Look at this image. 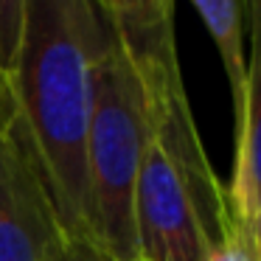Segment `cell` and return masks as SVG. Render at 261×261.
<instances>
[{
  "label": "cell",
  "instance_id": "8992f818",
  "mask_svg": "<svg viewBox=\"0 0 261 261\" xmlns=\"http://www.w3.org/2000/svg\"><path fill=\"white\" fill-rule=\"evenodd\" d=\"M258 79L250 85L242 107L236 110V154L233 177L225 191V222L261 244V174H258Z\"/></svg>",
  "mask_w": 261,
  "mask_h": 261
},
{
  "label": "cell",
  "instance_id": "3957f363",
  "mask_svg": "<svg viewBox=\"0 0 261 261\" xmlns=\"http://www.w3.org/2000/svg\"><path fill=\"white\" fill-rule=\"evenodd\" d=\"M124 48L129 68L138 79L149 118L152 138L171 154L177 169L188 180L208 230L219 233L225 222V191L208 163V154L197 135L186 85L180 76V59L174 45V3L169 0H104L98 3Z\"/></svg>",
  "mask_w": 261,
  "mask_h": 261
},
{
  "label": "cell",
  "instance_id": "30bf717a",
  "mask_svg": "<svg viewBox=\"0 0 261 261\" xmlns=\"http://www.w3.org/2000/svg\"><path fill=\"white\" fill-rule=\"evenodd\" d=\"M45 261H110V258L101 253V247L93 239L79 236V233H65L62 242L48 253Z\"/></svg>",
  "mask_w": 261,
  "mask_h": 261
},
{
  "label": "cell",
  "instance_id": "ba28073f",
  "mask_svg": "<svg viewBox=\"0 0 261 261\" xmlns=\"http://www.w3.org/2000/svg\"><path fill=\"white\" fill-rule=\"evenodd\" d=\"M25 29V0H0V73L14 76Z\"/></svg>",
  "mask_w": 261,
  "mask_h": 261
},
{
  "label": "cell",
  "instance_id": "9c48e42d",
  "mask_svg": "<svg viewBox=\"0 0 261 261\" xmlns=\"http://www.w3.org/2000/svg\"><path fill=\"white\" fill-rule=\"evenodd\" d=\"M205 261H261V244H253L230 222H222L219 233L205 253Z\"/></svg>",
  "mask_w": 261,
  "mask_h": 261
},
{
  "label": "cell",
  "instance_id": "277c9868",
  "mask_svg": "<svg viewBox=\"0 0 261 261\" xmlns=\"http://www.w3.org/2000/svg\"><path fill=\"white\" fill-rule=\"evenodd\" d=\"M62 236L51 182L20 113L14 82L0 73V261H45Z\"/></svg>",
  "mask_w": 261,
  "mask_h": 261
},
{
  "label": "cell",
  "instance_id": "6da1fadb",
  "mask_svg": "<svg viewBox=\"0 0 261 261\" xmlns=\"http://www.w3.org/2000/svg\"><path fill=\"white\" fill-rule=\"evenodd\" d=\"M104 29L101 6L90 0H25L23 45L12 76L65 233L87 239V126Z\"/></svg>",
  "mask_w": 261,
  "mask_h": 261
},
{
  "label": "cell",
  "instance_id": "7a4b0ae2",
  "mask_svg": "<svg viewBox=\"0 0 261 261\" xmlns=\"http://www.w3.org/2000/svg\"><path fill=\"white\" fill-rule=\"evenodd\" d=\"M149 138L152 132L141 87L124 48L118 45L107 23L101 51L93 68V107L87 126V202L90 239L110 261H138L132 199Z\"/></svg>",
  "mask_w": 261,
  "mask_h": 261
},
{
  "label": "cell",
  "instance_id": "5b68a950",
  "mask_svg": "<svg viewBox=\"0 0 261 261\" xmlns=\"http://www.w3.org/2000/svg\"><path fill=\"white\" fill-rule=\"evenodd\" d=\"M138 261H205L214 233L171 154L149 138L132 199Z\"/></svg>",
  "mask_w": 261,
  "mask_h": 261
},
{
  "label": "cell",
  "instance_id": "52a82bcc",
  "mask_svg": "<svg viewBox=\"0 0 261 261\" xmlns=\"http://www.w3.org/2000/svg\"><path fill=\"white\" fill-rule=\"evenodd\" d=\"M194 12L202 17L222 57L227 85L233 93V110L242 107L250 85L258 79V59L244 57V6L233 0H197Z\"/></svg>",
  "mask_w": 261,
  "mask_h": 261
}]
</instances>
